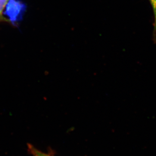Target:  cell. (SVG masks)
Here are the masks:
<instances>
[{
	"mask_svg": "<svg viewBox=\"0 0 156 156\" xmlns=\"http://www.w3.org/2000/svg\"><path fill=\"white\" fill-rule=\"evenodd\" d=\"M6 14L11 20L16 21L20 13L23 5L16 0H9L6 5Z\"/></svg>",
	"mask_w": 156,
	"mask_h": 156,
	"instance_id": "1",
	"label": "cell"
},
{
	"mask_svg": "<svg viewBox=\"0 0 156 156\" xmlns=\"http://www.w3.org/2000/svg\"><path fill=\"white\" fill-rule=\"evenodd\" d=\"M154 14L153 40L156 41V0H149Z\"/></svg>",
	"mask_w": 156,
	"mask_h": 156,
	"instance_id": "2",
	"label": "cell"
},
{
	"mask_svg": "<svg viewBox=\"0 0 156 156\" xmlns=\"http://www.w3.org/2000/svg\"><path fill=\"white\" fill-rule=\"evenodd\" d=\"M28 150L33 156H54L50 154L45 153L36 149L30 144L28 145Z\"/></svg>",
	"mask_w": 156,
	"mask_h": 156,
	"instance_id": "3",
	"label": "cell"
},
{
	"mask_svg": "<svg viewBox=\"0 0 156 156\" xmlns=\"http://www.w3.org/2000/svg\"><path fill=\"white\" fill-rule=\"evenodd\" d=\"M9 0H0V15H1L2 12L6 7Z\"/></svg>",
	"mask_w": 156,
	"mask_h": 156,
	"instance_id": "4",
	"label": "cell"
},
{
	"mask_svg": "<svg viewBox=\"0 0 156 156\" xmlns=\"http://www.w3.org/2000/svg\"><path fill=\"white\" fill-rule=\"evenodd\" d=\"M1 15H0V20H1Z\"/></svg>",
	"mask_w": 156,
	"mask_h": 156,
	"instance_id": "5",
	"label": "cell"
}]
</instances>
